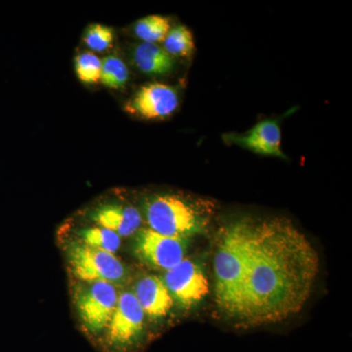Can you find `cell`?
Masks as SVG:
<instances>
[{"instance_id": "obj_12", "label": "cell", "mask_w": 352, "mask_h": 352, "mask_svg": "<svg viewBox=\"0 0 352 352\" xmlns=\"http://www.w3.org/2000/svg\"><path fill=\"white\" fill-rule=\"evenodd\" d=\"M133 294L145 315L151 318L166 316L175 303L163 279L155 275H148L139 280Z\"/></svg>"}, {"instance_id": "obj_10", "label": "cell", "mask_w": 352, "mask_h": 352, "mask_svg": "<svg viewBox=\"0 0 352 352\" xmlns=\"http://www.w3.org/2000/svg\"><path fill=\"white\" fill-rule=\"evenodd\" d=\"M281 138L278 120H263L244 134L229 133L223 136L227 143L240 146L256 154L286 159L281 149Z\"/></svg>"}, {"instance_id": "obj_6", "label": "cell", "mask_w": 352, "mask_h": 352, "mask_svg": "<svg viewBox=\"0 0 352 352\" xmlns=\"http://www.w3.org/2000/svg\"><path fill=\"white\" fill-rule=\"evenodd\" d=\"M67 256L74 274L82 282L118 283L126 275L124 264L115 254L88 247L80 241L68 245Z\"/></svg>"}, {"instance_id": "obj_4", "label": "cell", "mask_w": 352, "mask_h": 352, "mask_svg": "<svg viewBox=\"0 0 352 352\" xmlns=\"http://www.w3.org/2000/svg\"><path fill=\"white\" fill-rule=\"evenodd\" d=\"M145 314L131 292L119 295L105 335L103 346L108 352H132L138 346L144 330Z\"/></svg>"}, {"instance_id": "obj_1", "label": "cell", "mask_w": 352, "mask_h": 352, "mask_svg": "<svg viewBox=\"0 0 352 352\" xmlns=\"http://www.w3.org/2000/svg\"><path fill=\"white\" fill-rule=\"evenodd\" d=\"M319 264L314 245L288 219L256 224L235 318L248 326H261L298 314L311 295Z\"/></svg>"}, {"instance_id": "obj_8", "label": "cell", "mask_w": 352, "mask_h": 352, "mask_svg": "<svg viewBox=\"0 0 352 352\" xmlns=\"http://www.w3.org/2000/svg\"><path fill=\"white\" fill-rule=\"evenodd\" d=\"M163 281L173 300L182 307H194L207 296L208 283L200 265L184 258L171 270L166 271Z\"/></svg>"}, {"instance_id": "obj_14", "label": "cell", "mask_w": 352, "mask_h": 352, "mask_svg": "<svg viewBox=\"0 0 352 352\" xmlns=\"http://www.w3.org/2000/svg\"><path fill=\"white\" fill-rule=\"evenodd\" d=\"M170 20L161 15H150L134 25V34L145 43H161L170 31Z\"/></svg>"}, {"instance_id": "obj_18", "label": "cell", "mask_w": 352, "mask_h": 352, "mask_svg": "<svg viewBox=\"0 0 352 352\" xmlns=\"http://www.w3.org/2000/svg\"><path fill=\"white\" fill-rule=\"evenodd\" d=\"M102 61L92 52H83L75 58V71L78 80L87 85L100 82Z\"/></svg>"}, {"instance_id": "obj_16", "label": "cell", "mask_w": 352, "mask_h": 352, "mask_svg": "<svg viewBox=\"0 0 352 352\" xmlns=\"http://www.w3.org/2000/svg\"><path fill=\"white\" fill-rule=\"evenodd\" d=\"M164 50L171 57H187L195 50L194 36L188 28L179 25L170 29L164 39Z\"/></svg>"}, {"instance_id": "obj_7", "label": "cell", "mask_w": 352, "mask_h": 352, "mask_svg": "<svg viewBox=\"0 0 352 352\" xmlns=\"http://www.w3.org/2000/svg\"><path fill=\"white\" fill-rule=\"evenodd\" d=\"M187 240L170 237L155 232L152 229H141L136 237V256L152 267L168 271L182 263L186 254Z\"/></svg>"}, {"instance_id": "obj_19", "label": "cell", "mask_w": 352, "mask_h": 352, "mask_svg": "<svg viewBox=\"0 0 352 352\" xmlns=\"http://www.w3.org/2000/svg\"><path fill=\"white\" fill-rule=\"evenodd\" d=\"M112 28L101 24H94L87 28L83 36L85 45L96 52H103L110 50L113 43Z\"/></svg>"}, {"instance_id": "obj_15", "label": "cell", "mask_w": 352, "mask_h": 352, "mask_svg": "<svg viewBox=\"0 0 352 352\" xmlns=\"http://www.w3.org/2000/svg\"><path fill=\"white\" fill-rule=\"evenodd\" d=\"M80 242L88 247L115 254L122 244V238L103 227L94 226L82 230Z\"/></svg>"}, {"instance_id": "obj_2", "label": "cell", "mask_w": 352, "mask_h": 352, "mask_svg": "<svg viewBox=\"0 0 352 352\" xmlns=\"http://www.w3.org/2000/svg\"><path fill=\"white\" fill-rule=\"evenodd\" d=\"M256 223L243 219L224 229L214 256L215 302L223 314L235 318L249 268Z\"/></svg>"}, {"instance_id": "obj_11", "label": "cell", "mask_w": 352, "mask_h": 352, "mask_svg": "<svg viewBox=\"0 0 352 352\" xmlns=\"http://www.w3.org/2000/svg\"><path fill=\"white\" fill-rule=\"evenodd\" d=\"M91 219L97 226L103 227L122 237L138 232L142 217L138 208L122 204H107L95 208Z\"/></svg>"}, {"instance_id": "obj_17", "label": "cell", "mask_w": 352, "mask_h": 352, "mask_svg": "<svg viewBox=\"0 0 352 352\" xmlns=\"http://www.w3.org/2000/svg\"><path fill=\"white\" fill-rule=\"evenodd\" d=\"M129 78V71L122 58L110 55L102 61V85L111 89H120L126 87Z\"/></svg>"}, {"instance_id": "obj_9", "label": "cell", "mask_w": 352, "mask_h": 352, "mask_svg": "<svg viewBox=\"0 0 352 352\" xmlns=\"http://www.w3.org/2000/svg\"><path fill=\"white\" fill-rule=\"evenodd\" d=\"M179 105L177 90L164 83H148L139 88L126 104V111L145 120H163L175 112Z\"/></svg>"}, {"instance_id": "obj_3", "label": "cell", "mask_w": 352, "mask_h": 352, "mask_svg": "<svg viewBox=\"0 0 352 352\" xmlns=\"http://www.w3.org/2000/svg\"><path fill=\"white\" fill-rule=\"evenodd\" d=\"M144 214L153 231L183 240L205 232L208 226V215L200 205L175 194L150 197Z\"/></svg>"}, {"instance_id": "obj_13", "label": "cell", "mask_w": 352, "mask_h": 352, "mask_svg": "<svg viewBox=\"0 0 352 352\" xmlns=\"http://www.w3.org/2000/svg\"><path fill=\"white\" fill-rule=\"evenodd\" d=\"M135 66L146 75L166 76L173 71L175 60L162 46L142 43L133 50Z\"/></svg>"}, {"instance_id": "obj_5", "label": "cell", "mask_w": 352, "mask_h": 352, "mask_svg": "<svg viewBox=\"0 0 352 352\" xmlns=\"http://www.w3.org/2000/svg\"><path fill=\"white\" fill-rule=\"evenodd\" d=\"M119 294L109 282H83L75 292V305L82 326L90 335L106 330L117 305Z\"/></svg>"}]
</instances>
